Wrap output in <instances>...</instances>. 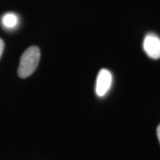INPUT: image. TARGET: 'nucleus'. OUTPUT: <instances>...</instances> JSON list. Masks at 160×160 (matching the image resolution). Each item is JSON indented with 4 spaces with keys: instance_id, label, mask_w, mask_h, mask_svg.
I'll list each match as a JSON object with an SVG mask.
<instances>
[{
    "instance_id": "f257e3e1",
    "label": "nucleus",
    "mask_w": 160,
    "mask_h": 160,
    "mask_svg": "<svg viewBox=\"0 0 160 160\" xmlns=\"http://www.w3.org/2000/svg\"><path fill=\"white\" fill-rule=\"evenodd\" d=\"M40 56V50L37 46H31L26 50L20 58L18 76L22 79L31 76L39 65Z\"/></svg>"
},
{
    "instance_id": "f03ea898",
    "label": "nucleus",
    "mask_w": 160,
    "mask_h": 160,
    "mask_svg": "<svg viewBox=\"0 0 160 160\" xmlns=\"http://www.w3.org/2000/svg\"><path fill=\"white\" fill-rule=\"evenodd\" d=\"M143 49L150 58L158 59L160 58V38L154 33H148L143 41Z\"/></svg>"
},
{
    "instance_id": "7ed1b4c3",
    "label": "nucleus",
    "mask_w": 160,
    "mask_h": 160,
    "mask_svg": "<svg viewBox=\"0 0 160 160\" xmlns=\"http://www.w3.org/2000/svg\"><path fill=\"white\" fill-rule=\"evenodd\" d=\"M112 84V74L107 69L100 70L96 82V93L102 97L109 91Z\"/></svg>"
},
{
    "instance_id": "423d86ee",
    "label": "nucleus",
    "mask_w": 160,
    "mask_h": 160,
    "mask_svg": "<svg viewBox=\"0 0 160 160\" xmlns=\"http://www.w3.org/2000/svg\"><path fill=\"white\" fill-rule=\"evenodd\" d=\"M157 134L158 139H159V143H160V124H159V125H158V127H157Z\"/></svg>"
},
{
    "instance_id": "39448f33",
    "label": "nucleus",
    "mask_w": 160,
    "mask_h": 160,
    "mask_svg": "<svg viewBox=\"0 0 160 160\" xmlns=\"http://www.w3.org/2000/svg\"><path fill=\"white\" fill-rule=\"evenodd\" d=\"M4 48H5V43H4V41L0 38V58H1L2 55Z\"/></svg>"
},
{
    "instance_id": "20e7f679",
    "label": "nucleus",
    "mask_w": 160,
    "mask_h": 160,
    "mask_svg": "<svg viewBox=\"0 0 160 160\" xmlns=\"http://www.w3.org/2000/svg\"><path fill=\"white\" fill-rule=\"evenodd\" d=\"M2 24L5 28H13L15 26H17L18 23L17 16L13 13H5L2 19Z\"/></svg>"
}]
</instances>
